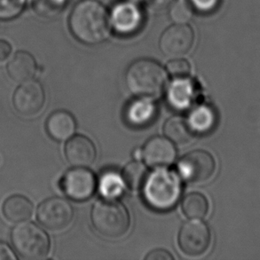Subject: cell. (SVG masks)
I'll return each mask as SVG.
<instances>
[{
  "instance_id": "6da1fadb",
  "label": "cell",
  "mask_w": 260,
  "mask_h": 260,
  "mask_svg": "<svg viewBox=\"0 0 260 260\" xmlns=\"http://www.w3.org/2000/svg\"><path fill=\"white\" fill-rule=\"evenodd\" d=\"M69 26L78 41L96 46L106 41L111 29L109 14L101 2L82 0L71 11Z\"/></svg>"
},
{
  "instance_id": "7a4b0ae2",
  "label": "cell",
  "mask_w": 260,
  "mask_h": 260,
  "mask_svg": "<svg viewBox=\"0 0 260 260\" xmlns=\"http://www.w3.org/2000/svg\"><path fill=\"white\" fill-rule=\"evenodd\" d=\"M141 189L148 206L156 211H167L179 202L182 185L175 172L162 167L148 173Z\"/></svg>"
},
{
  "instance_id": "3957f363",
  "label": "cell",
  "mask_w": 260,
  "mask_h": 260,
  "mask_svg": "<svg viewBox=\"0 0 260 260\" xmlns=\"http://www.w3.org/2000/svg\"><path fill=\"white\" fill-rule=\"evenodd\" d=\"M124 80L132 93L151 98L162 93L167 85L168 76L165 69L155 60L140 59L127 69Z\"/></svg>"
},
{
  "instance_id": "277c9868",
  "label": "cell",
  "mask_w": 260,
  "mask_h": 260,
  "mask_svg": "<svg viewBox=\"0 0 260 260\" xmlns=\"http://www.w3.org/2000/svg\"><path fill=\"white\" fill-rule=\"evenodd\" d=\"M91 219L97 232L109 238L124 236L130 229L129 212L116 200L98 201L91 210Z\"/></svg>"
},
{
  "instance_id": "5b68a950",
  "label": "cell",
  "mask_w": 260,
  "mask_h": 260,
  "mask_svg": "<svg viewBox=\"0 0 260 260\" xmlns=\"http://www.w3.org/2000/svg\"><path fill=\"white\" fill-rule=\"evenodd\" d=\"M14 250L21 257L41 259L49 253V236L39 225L30 222L19 223L11 234Z\"/></svg>"
},
{
  "instance_id": "8992f818",
  "label": "cell",
  "mask_w": 260,
  "mask_h": 260,
  "mask_svg": "<svg viewBox=\"0 0 260 260\" xmlns=\"http://www.w3.org/2000/svg\"><path fill=\"white\" fill-rule=\"evenodd\" d=\"M179 177L193 184H200L211 179L216 171L215 159L205 150L187 153L177 166Z\"/></svg>"
},
{
  "instance_id": "52a82bcc",
  "label": "cell",
  "mask_w": 260,
  "mask_h": 260,
  "mask_svg": "<svg viewBox=\"0 0 260 260\" xmlns=\"http://www.w3.org/2000/svg\"><path fill=\"white\" fill-rule=\"evenodd\" d=\"M74 216L73 207L67 200L52 197L44 201L37 211L39 223L51 231H60L71 224Z\"/></svg>"
},
{
  "instance_id": "ba28073f",
  "label": "cell",
  "mask_w": 260,
  "mask_h": 260,
  "mask_svg": "<svg viewBox=\"0 0 260 260\" xmlns=\"http://www.w3.org/2000/svg\"><path fill=\"white\" fill-rule=\"evenodd\" d=\"M60 186L69 198L75 201H85L91 198L97 187L93 173L85 167L69 170L60 179Z\"/></svg>"
},
{
  "instance_id": "9c48e42d",
  "label": "cell",
  "mask_w": 260,
  "mask_h": 260,
  "mask_svg": "<svg viewBox=\"0 0 260 260\" xmlns=\"http://www.w3.org/2000/svg\"><path fill=\"white\" fill-rule=\"evenodd\" d=\"M211 235L206 223L197 219L186 222L179 234V248L183 252L197 257L207 251L211 244Z\"/></svg>"
},
{
  "instance_id": "30bf717a",
  "label": "cell",
  "mask_w": 260,
  "mask_h": 260,
  "mask_svg": "<svg viewBox=\"0 0 260 260\" xmlns=\"http://www.w3.org/2000/svg\"><path fill=\"white\" fill-rule=\"evenodd\" d=\"M194 43V32L187 24L171 26L162 33L159 40V48L164 55L170 58H180L192 49Z\"/></svg>"
},
{
  "instance_id": "8fae6325",
  "label": "cell",
  "mask_w": 260,
  "mask_h": 260,
  "mask_svg": "<svg viewBox=\"0 0 260 260\" xmlns=\"http://www.w3.org/2000/svg\"><path fill=\"white\" fill-rule=\"evenodd\" d=\"M111 28L120 36H132L141 29L144 15L141 8L131 1L116 4L109 14Z\"/></svg>"
},
{
  "instance_id": "7c38bea8",
  "label": "cell",
  "mask_w": 260,
  "mask_h": 260,
  "mask_svg": "<svg viewBox=\"0 0 260 260\" xmlns=\"http://www.w3.org/2000/svg\"><path fill=\"white\" fill-rule=\"evenodd\" d=\"M13 102L18 113L30 117L42 110L46 102V92L39 82L31 79L23 82L15 90Z\"/></svg>"
},
{
  "instance_id": "4fadbf2b",
  "label": "cell",
  "mask_w": 260,
  "mask_h": 260,
  "mask_svg": "<svg viewBox=\"0 0 260 260\" xmlns=\"http://www.w3.org/2000/svg\"><path fill=\"white\" fill-rule=\"evenodd\" d=\"M177 157V149L168 138L156 136L149 139L142 149V158L150 167L162 168L171 166Z\"/></svg>"
},
{
  "instance_id": "5bb4252c",
  "label": "cell",
  "mask_w": 260,
  "mask_h": 260,
  "mask_svg": "<svg viewBox=\"0 0 260 260\" xmlns=\"http://www.w3.org/2000/svg\"><path fill=\"white\" fill-rule=\"evenodd\" d=\"M198 96V85L187 77L176 78L170 85L166 94L169 105L177 110L189 109L197 102Z\"/></svg>"
},
{
  "instance_id": "9a60e30c",
  "label": "cell",
  "mask_w": 260,
  "mask_h": 260,
  "mask_svg": "<svg viewBox=\"0 0 260 260\" xmlns=\"http://www.w3.org/2000/svg\"><path fill=\"white\" fill-rule=\"evenodd\" d=\"M68 162L74 167H88L96 158V148L93 142L84 135H77L68 141L65 147Z\"/></svg>"
},
{
  "instance_id": "2e32d148",
  "label": "cell",
  "mask_w": 260,
  "mask_h": 260,
  "mask_svg": "<svg viewBox=\"0 0 260 260\" xmlns=\"http://www.w3.org/2000/svg\"><path fill=\"white\" fill-rule=\"evenodd\" d=\"M157 116V106L150 100L141 97L125 107L123 117L125 123L133 128L148 126Z\"/></svg>"
},
{
  "instance_id": "e0dca14e",
  "label": "cell",
  "mask_w": 260,
  "mask_h": 260,
  "mask_svg": "<svg viewBox=\"0 0 260 260\" xmlns=\"http://www.w3.org/2000/svg\"><path fill=\"white\" fill-rule=\"evenodd\" d=\"M46 132L56 141H63L71 138L77 128L74 116L66 110H57L52 113L46 123Z\"/></svg>"
},
{
  "instance_id": "ac0fdd59",
  "label": "cell",
  "mask_w": 260,
  "mask_h": 260,
  "mask_svg": "<svg viewBox=\"0 0 260 260\" xmlns=\"http://www.w3.org/2000/svg\"><path fill=\"white\" fill-rule=\"evenodd\" d=\"M37 69V62L31 53L18 51L8 62L7 73L14 81L23 83L33 79Z\"/></svg>"
},
{
  "instance_id": "d6986e66",
  "label": "cell",
  "mask_w": 260,
  "mask_h": 260,
  "mask_svg": "<svg viewBox=\"0 0 260 260\" xmlns=\"http://www.w3.org/2000/svg\"><path fill=\"white\" fill-rule=\"evenodd\" d=\"M186 120L194 135H206L216 128L218 117L211 106L201 104L192 109Z\"/></svg>"
},
{
  "instance_id": "ffe728a7",
  "label": "cell",
  "mask_w": 260,
  "mask_h": 260,
  "mask_svg": "<svg viewBox=\"0 0 260 260\" xmlns=\"http://www.w3.org/2000/svg\"><path fill=\"white\" fill-rule=\"evenodd\" d=\"M2 213L8 221L19 224L30 218L33 213V204L27 197L14 194L4 202Z\"/></svg>"
},
{
  "instance_id": "44dd1931",
  "label": "cell",
  "mask_w": 260,
  "mask_h": 260,
  "mask_svg": "<svg viewBox=\"0 0 260 260\" xmlns=\"http://www.w3.org/2000/svg\"><path fill=\"white\" fill-rule=\"evenodd\" d=\"M99 189L105 199L116 200L122 197L125 190V181L123 175L115 170H107L102 173L99 179Z\"/></svg>"
},
{
  "instance_id": "7402d4cb",
  "label": "cell",
  "mask_w": 260,
  "mask_h": 260,
  "mask_svg": "<svg viewBox=\"0 0 260 260\" xmlns=\"http://www.w3.org/2000/svg\"><path fill=\"white\" fill-rule=\"evenodd\" d=\"M164 132L166 137L178 145L187 144L196 136L187 120L180 116H172L167 120Z\"/></svg>"
},
{
  "instance_id": "603a6c76",
  "label": "cell",
  "mask_w": 260,
  "mask_h": 260,
  "mask_svg": "<svg viewBox=\"0 0 260 260\" xmlns=\"http://www.w3.org/2000/svg\"><path fill=\"white\" fill-rule=\"evenodd\" d=\"M184 214L192 219H200L207 215L209 202L203 193H191L185 197L181 203Z\"/></svg>"
},
{
  "instance_id": "cb8c5ba5",
  "label": "cell",
  "mask_w": 260,
  "mask_h": 260,
  "mask_svg": "<svg viewBox=\"0 0 260 260\" xmlns=\"http://www.w3.org/2000/svg\"><path fill=\"white\" fill-rule=\"evenodd\" d=\"M148 174L147 166L140 160L131 162L127 165L123 172V178L126 186L133 190L141 189Z\"/></svg>"
},
{
  "instance_id": "d4e9b609",
  "label": "cell",
  "mask_w": 260,
  "mask_h": 260,
  "mask_svg": "<svg viewBox=\"0 0 260 260\" xmlns=\"http://www.w3.org/2000/svg\"><path fill=\"white\" fill-rule=\"evenodd\" d=\"M194 9L189 0H173L169 7V16L175 24H187L193 16Z\"/></svg>"
},
{
  "instance_id": "484cf974",
  "label": "cell",
  "mask_w": 260,
  "mask_h": 260,
  "mask_svg": "<svg viewBox=\"0 0 260 260\" xmlns=\"http://www.w3.org/2000/svg\"><path fill=\"white\" fill-rule=\"evenodd\" d=\"M67 0H34L33 7L39 16L53 19L63 12Z\"/></svg>"
},
{
  "instance_id": "4316f807",
  "label": "cell",
  "mask_w": 260,
  "mask_h": 260,
  "mask_svg": "<svg viewBox=\"0 0 260 260\" xmlns=\"http://www.w3.org/2000/svg\"><path fill=\"white\" fill-rule=\"evenodd\" d=\"M166 70L174 78H185L189 75L191 66L187 60L180 58H174L166 66Z\"/></svg>"
},
{
  "instance_id": "83f0119b",
  "label": "cell",
  "mask_w": 260,
  "mask_h": 260,
  "mask_svg": "<svg viewBox=\"0 0 260 260\" xmlns=\"http://www.w3.org/2000/svg\"><path fill=\"white\" fill-rule=\"evenodd\" d=\"M194 11L201 14H211L214 12L220 3V0H189Z\"/></svg>"
},
{
  "instance_id": "f1b7e54d",
  "label": "cell",
  "mask_w": 260,
  "mask_h": 260,
  "mask_svg": "<svg viewBox=\"0 0 260 260\" xmlns=\"http://www.w3.org/2000/svg\"><path fill=\"white\" fill-rule=\"evenodd\" d=\"M146 260H173V257L169 251L162 249H157L150 251L149 253L145 257Z\"/></svg>"
},
{
  "instance_id": "f546056e",
  "label": "cell",
  "mask_w": 260,
  "mask_h": 260,
  "mask_svg": "<svg viewBox=\"0 0 260 260\" xmlns=\"http://www.w3.org/2000/svg\"><path fill=\"white\" fill-rule=\"evenodd\" d=\"M12 54V46L10 44L4 40L0 39V62H4L10 58Z\"/></svg>"
},
{
  "instance_id": "4dcf8cb0",
  "label": "cell",
  "mask_w": 260,
  "mask_h": 260,
  "mask_svg": "<svg viewBox=\"0 0 260 260\" xmlns=\"http://www.w3.org/2000/svg\"><path fill=\"white\" fill-rule=\"evenodd\" d=\"M16 256L10 247L4 243H0V260H15Z\"/></svg>"
},
{
  "instance_id": "1f68e13d",
  "label": "cell",
  "mask_w": 260,
  "mask_h": 260,
  "mask_svg": "<svg viewBox=\"0 0 260 260\" xmlns=\"http://www.w3.org/2000/svg\"><path fill=\"white\" fill-rule=\"evenodd\" d=\"M134 155L136 160H141L142 158V149H136L134 151Z\"/></svg>"
},
{
  "instance_id": "d6a6232c",
  "label": "cell",
  "mask_w": 260,
  "mask_h": 260,
  "mask_svg": "<svg viewBox=\"0 0 260 260\" xmlns=\"http://www.w3.org/2000/svg\"><path fill=\"white\" fill-rule=\"evenodd\" d=\"M95 1H99V2H102V1H104V0H95Z\"/></svg>"
}]
</instances>
